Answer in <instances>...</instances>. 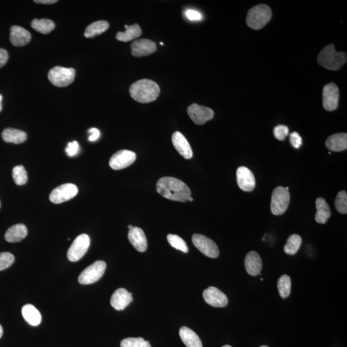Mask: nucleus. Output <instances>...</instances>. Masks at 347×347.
<instances>
[{
    "instance_id": "7",
    "label": "nucleus",
    "mask_w": 347,
    "mask_h": 347,
    "mask_svg": "<svg viewBox=\"0 0 347 347\" xmlns=\"http://www.w3.org/2000/svg\"><path fill=\"white\" fill-rule=\"evenodd\" d=\"M290 201V194L285 187H278L273 192L271 210L273 214L280 215L287 210Z\"/></svg>"
},
{
    "instance_id": "45",
    "label": "nucleus",
    "mask_w": 347,
    "mask_h": 347,
    "mask_svg": "<svg viewBox=\"0 0 347 347\" xmlns=\"http://www.w3.org/2000/svg\"><path fill=\"white\" fill-rule=\"evenodd\" d=\"M2 99H3V97L0 94V112L2 110Z\"/></svg>"
},
{
    "instance_id": "26",
    "label": "nucleus",
    "mask_w": 347,
    "mask_h": 347,
    "mask_svg": "<svg viewBox=\"0 0 347 347\" xmlns=\"http://www.w3.org/2000/svg\"><path fill=\"white\" fill-rule=\"evenodd\" d=\"M315 220L318 223L325 224L331 217V212L328 202L322 197H318L316 201Z\"/></svg>"
},
{
    "instance_id": "49",
    "label": "nucleus",
    "mask_w": 347,
    "mask_h": 347,
    "mask_svg": "<svg viewBox=\"0 0 347 347\" xmlns=\"http://www.w3.org/2000/svg\"><path fill=\"white\" fill-rule=\"evenodd\" d=\"M222 347H232V346H230V345H228V344H227V345H224V346H222Z\"/></svg>"
},
{
    "instance_id": "40",
    "label": "nucleus",
    "mask_w": 347,
    "mask_h": 347,
    "mask_svg": "<svg viewBox=\"0 0 347 347\" xmlns=\"http://www.w3.org/2000/svg\"><path fill=\"white\" fill-rule=\"evenodd\" d=\"M290 141L291 145L295 149L300 148L302 145V139L298 133L293 132L290 135Z\"/></svg>"
},
{
    "instance_id": "33",
    "label": "nucleus",
    "mask_w": 347,
    "mask_h": 347,
    "mask_svg": "<svg viewBox=\"0 0 347 347\" xmlns=\"http://www.w3.org/2000/svg\"><path fill=\"white\" fill-rule=\"evenodd\" d=\"M12 178L17 186H21L26 184L28 181V174L25 167L17 166L12 170Z\"/></svg>"
},
{
    "instance_id": "42",
    "label": "nucleus",
    "mask_w": 347,
    "mask_h": 347,
    "mask_svg": "<svg viewBox=\"0 0 347 347\" xmlns=\"http://www.w3.org/2000/svg\"><path fill=\"white\" fill-rule=\"evenodd\" d=\"M9 59V54L6 50L0 49V68L3 67Z\"/></svg>"
},
{
    "instance_id": "28",
    "label": "nucleus",
    "mask_w": 347,
    "mask_h": 347,
    "mask_svg": "<svg viewBox=\"0 0 347 347\" xmlns=\"http://www.w3.org/2000/svg\"><path fill=\"white\" fill-rule=\"evenodd\" d=\"M22 315L25 321L32 326H37L42 321L39 311L31 304L25 305L22 308Z\"/></svg>"
},
{
    "instance_id": "11",
    "label": "nucleus",
    "mask_w": 347,
    "mask_h": 347,
    "mask_svg": "<svg viewBox=\"0 0 347 347\" xmlns=\"http://www.w3.org/2000/svg\"><path fill=\"white\" fill-rule=\"evenodd\" d=\"M187 113L191 120L197 125H202L207 123L212 120L214 116V111L212 109L197 104L190 106L187 109Z\"/></svg>"
},
{
    "instance_id": "3",
    "label": "nucleus",
    "mask_w": 347,
    "mask_h": 347,
    "mask_svg": "<svg viewBox=\"0 0 347 347\" xmlns=\"http://www.w3.org/2000/svg\"><path fill=\"white\" fill-rule=\"evenodd\" d=\"M346 58L345 53L336 52L334 45L331 44L321 50L318 56V62L326 69L336 71L343 67Z\"/></svg>"
},
{
    "instance_id": "20",
    "label": "nucleus",
    "mask_w": 347,
    "mask_h": 347,
    "mask_svg": "<svg viewBox=\"0 0 347 347\" xmlns=\"http://www.w3.org/2000/svg\"><path fill=\"white\" fill-rule=\"evenodd\" d=\"M172 141L174 148L184 158H192L193 153L191 147L183 134L176 131L172 135Z\"/></svg>"
},
{
    "instance_id": "21",
    "label": "nucleus",
    "mask_w": 347,
    "mask_h": 347,
    "mask_svg": "<svg viewBox=\"0 0 347 347\" xmlns=\"http://www.w3.org/2000/svg\"><path fill=\"white\" fill-rule=\"evenodd\" d=\"M244 264L248 274L253 277L261 274L262 259L258 253L254 251L248 253L246 256Z\"/></svg>"
},
{
    "instance_id": "24",
    "label": "nucleus",
    "mask_w": 347,
    "mask_h": 347,
    "mask_svg": "<svg viewBox=\"0 0 347 347\" xmlns=\"http://www.w3.org/2000/svg\"><path fill=\"white\" fill-rule=\"evenodd\" d=\"M179 336L187 347H202L199 337L187 326H182L179 330Z\"/></svg>"
},
{
    "instance_id": "35",
    "label": "nucleus",
    "mask_w": 347,
    "mask_h": 347,
    "mask_svg": "<svg viewBox=\"0 0 347 347\" xmlns=\"http://www.w3.org/2000/svg\"><path fill=\"white\" fill-rule=\"evenodd\" d=\"M121 347H151L150 343L142 338H128L121 341Z\"/></svg>"
},
{
    "instance_id": "18",
    "label": "nucleus",
    "mask_w": 347,
    "mask_h": 347,
    "mask_svg": "<svg viewBox=\"0 0 347 347\" xmlns=\"http://www.w3.org/2000/svg\"><path fill=\"white\" fill-rule=\"evenodd\" d=\"M32 39L31 34L26 29L19 26L11 27L10 40L14 47H21L29 44Z\"/></svg>"
},
{
    "instance_id": "5",
    "label": "nucleus",
    "mask_w": 347,
    "mask_h": 347,
    "mask_svg": "<svg viewBox=\"0 0 347 347\" xmlns=\"http://www.w3.org/2000/svg\"><path fill=\"white\" fill-rule=\"evenodd\" d=\"M48 77L50 83L57 87H67L73 82L75 70L72 68L55 67L49 71Z\"/></svg>"
},
{
    "instance_id": "8",
    "label": "nucleus",
    "mask_w": 347,
    "mask_h": 347,
    "mask_svg": "<svg viewBox=\"0 0 347 347\" xmlns=\"http://www.w3.org/2000/svg\"><path fill=\"white\" fill-rule=\"evenodd\" d=\"M90 246V238L87 234L78 235L68 249L67 257L71 262H77L88 252Z\"/></svg>"
},
{
    "instance_id": "38",
    "label": "nucleus",
    "mask_w": 347,
    "mask_h": 347,
    "mask_svg": "<svg viewBox=\"0 0 347 347\" xmlns=\"http://www.w3.org/2000/svg\"><path fill=\"white\" fill-rule=\"evenodd\" d=\"M273 134L275 138L280 141H283L289 134V128L284 125L276 126L273 130Z\"/></svg>"
},
{
    "instance_id": "4",
    "label": "nucleus",
    "mask_w": 347,
    "mask_h": 347,
    "mask_svg": "<svg viewBox=\"0 0 347 347\" xmlns=\"http://www.w3.org/2000/svg\"><path fill=\"white\" fill-rule=\"evenodd\" d=\"M272 10L267 5L261 4L251 9L247 17V23L251 29H262L272 18Z\"/></svg>"
},
{
    "instance_id": "48",
    "label": "nucleus",
    "mask_w": 347,
    "mask_h": 347,
    "mask_svg": "<svg viewBox=\"0 0 347 347\" xmlns=\"http://www.w3.org/2000/svg\"><path fill=\"white\" fill-rule=\"evenodd\" d=\"M133 227L132 226V225H129L128 229H129V230H130V229H132Z\"/></svg>"
},
{
    "instance_id": "31",
    "label": "nucleus",
    "mask_w": 347,
    "mask_h": 347,
    "mask_svg": "<svg viewBox=\"0 0 347 347\" xmlns=\"http://www.w3.org/2000/svg\"><path fill=\"white\" fill-rule=\"evenodd\" d=\"M302 239L300 235L297 234L291 235L288 238L287 243H286L283 250L286 254L293 255L298 252L301 247Z\"/></svg>"
},
{
    "instance_id": "16",
    "label": "nucleus",
    "mask_w": 347,
    "mask_h": 347,
    "mask_svg": "<svg viewBox=\"0 0 347 347\" xmlns=\"http://www.w3.org/2000/svg\"><path fill=\"white\" fill-rule=\"evenodd\" d=\"M237 181L239 188L243 191L251 192L254 190L255 178L253 172L246 167H240L237 171Z\"/></svg>"
},
{
    "instance_id": "34",
    "label": "nucleus",
    "mask_w": 347,
    "mask_h": 347,
    "mask_svg": "<svg viewBox=\"0 0 347 347\" xmlns=\"http://www.w3.org/2000/svg\"><path fill=\"white\" fill-rule=\"evenodd\" d=\"M167 240L172 247L176 250H180L184 253L189 252V248L187 243L181 237L177 235L169 234L167 235Z\"/></svg>"
},
{
    "instance_id": "2",
    "label": "nucleus",
    "mask_w": 347,
    "mask_h": 347,
    "mask_svg": "<svg viewBox=\"0 0 347 347\" xmlns=\"http://www.w3.org/2000/svg\"><path fill=\"white\" fill-rule=\"evenodd\" d=\"M160 89L158 84L150 79H141L129 88L131 97L136 102L146 104L154 102L159 97Z\"/></svg>"
},
{
    "instance_id": "12",
    "label": "nucleus",
    "mask_w": 347,
    "mask_h": 347,
    "mask_svg": "<svg viewBox=\"0 0 347 347\" xmlns=\"http://www.w3.org/2000/svg\"><path fill=\"white\" fill-rule=\"evenodd\" d=\"M136 155L133 151L121 150L114 154L110 160V166L113 170H121L132 165L136 160Z\"/></svg>"
},
{
    "instance_id": "36",
    "label": "nucleus",
    "mask_w": 347,
    "mask_h": 347,
    "mask_svg": "<svg viewBox=\"0 0 347 347\" xmlns=\"http://www.w3.org/2000/svg\"><path fill=\"white\" fill-rule=\"evenodd\" d=\"M335 206L337 211L341 214L347 213V194L345 191L339 192L335 200Z\"/></svg>"
},
{
    "instance_id": "29",
    "label": "nucleus",
    "mask_w": 347,
    "mask_h": 347,
    "mask_svg": "<svg viewBox=\"0 0 347 347\" xmlns=\"http://www.w3.org/2000/svg\"><path fill=\"white\" fill-rule=\"evenodd\" d=\"M110 25L106 21H98L93 23L86 28L85 36L86 38H92L102 34L108 29Z\"/></svg>"
},
{
    "instance_id": "19",
    "label": "nucleus",
    "mask_w": 347,
    "mask_h": 347,
    "mask_svg": "<svg viewBox=\"0 0 347 347\" xmlns=\"http://www.w3.org/2000/svg\"><path fill=\"white\" fill-rule=\"evenodd\" d=\"M128 239L133 247L138 252H144L148 248V241L145 233L140 228L133 227L129 230Z\"/></svg>"
},
{
    "instance_id": "39",
    "label": "nucleus",
    "mask_w": 347,
    "mask_h": 347,
    "mask_svg": "<svg viewBox=\"0 0 347 347\" xmlns=\"http://www.w3.org/2000/svg\"><path fill=\"white\" fill-rule=\"evenodd\" d=\"M80 147L79 144L77 141H73L72 142L68 144L67 148L65 149L66 153L67 155L70 157H73L77 155L79 152Z\"/></svg>"
},
{
    "instance_id": "51",
    "label": "nucleus",
    "mask_w": 347,
    "mask_h": 347,
    "mask_svg": "<svg viewBox=\"0 0 347 347\" xmlns=\"http://www.w3.org/2000/svg\"><path fill=\"white\" fill-rule=\"evenodd\" d=\"M0 208H1V201H0Z\"/></svg>"
},
{
    "instance_id": "13",
    "label": "nucleus",
    "mask_w": 347,
    "mask_h": 347,
    "mask_svg": "<svg viewBox=\"0 0 347 347\" xmlns=\"http://www.w3.org/2000/svg\"><path fill=\"white\" fill-rule=\"evenodd\" d=\"M339 92L335 84L330 83L324 86L323 90V106L325 110L333 111L338 108Z\"/></svg>"
},
{
    "instance_id": "1",
    "label": "nucleus",
    "mask_w": 347,
    "mask_h": 347,
    "mask_svg": "<svg viewBox=\"0 0 347 347\" xmlns=\"http://www.w3.org/2000/svg\"><path fill=\"white\" fill-rule=\"evenodd\" d=\"M156 191L165 198L186 202L191 197V191L184 182L173 177H163L156 183Z\"/></svg>"
},
{
    "instance_id": "9",
    "label": "nucleus",
    "mask_w": 347,
    "mask_h": 347,
    "mask_svg": "<svg viewBox=\"0 0 347 347\" xmlns=\"http://www.w3.org/2000/svg\"><path fill=\"white\" fill-rule=\"evenodd\" d=\"M192 242L197 250L207 257L215 258L218 257V247L212 240L201 234H194L192 236Z\"/></svg>"
},
{
    "instance_id": "6",
    "label": "nucleus",
    "mask_w": 347,
    "mask_h": 347,
    "mask_svg": "<svg viewBox=\"0 0 347 347\" xmlns=\"http://www.w3.org/2000/svg\"><path fill=\"white\" fill-rule=\"evenodd\" d=\"M106 269V264L103 260H97L86 268L78 277V282L83 285L92 284L102 278Z\"/></svg>"
},
{
    "instance_id": "37",
    "label": "nucleus",
    "mask_w": 347,
    "mask_h": 347,
    "mask_svg": "<svg viewBox=\"0 0 347 347\" xmlns=\"http://www.w3.org/2000/svg\"><path fill=\"white\" fill-rule=\"evenodd\" d=\"M15 261L14 256L9 252L0 253V271L11 267Z\"/></svg>"
},
{
    "instance_id": "46",
    "label": "nucleus",
    "mask_w": 347,
    "mask_h": 347,
    "mask_svg": "<svg viewBox=\"0 0 347 347\" xmlns=\"http://www.w3.org/2000/svg\"><path fill=\"white\" fill-rule=\"evenodd\" d=\"M3 334H4L3 328H2V326L0 325V338H2V336H3Z\"/></svg>"
},
{
    "instance_id": "14",
    "label": "nucleus",
    "mask_w": 347,
    "mask_h": 347,
    "mask_svg": "<svg viewBox=\"0 0 347 347\" xmlns=\"http://www.w3.org/2000/svg\"><path fill=\"white\" fill-rule=\"evenodd\" d=\"M202 296L206 303L214 308H224L229 303L226 295L215 287H209L203 291Z\"/></svg>"
},
{
    "instance_id": "43",
    "label": "nucleus",
    "mask_w": 347,
    "mask_h": 347,
    "mask_svg": "<svg viewBox=\"0 0 347 347\" xmlns=\"http://www.w3.org/2000/svg\"><path fill=\"white\" fill-rule=\"evenodd\" d=\"M89 133H91V135L89 137V140L90 141L97 140L98 138L100 137V131H98V129L97 128H91L89 130Z\"/></svg>"
},
{
    "instance_id": "17",
    "label": "nucleus",
    "mask_w": 347,
    "mask_h": 347,
    "mask_svg": "<svg viewBox=\"0 0 347 347\" xmlns=\"http://www.w3.org/2000/svg\"><path fill=\"white\" fill-rule=\"evenodd\" d=\"M132 294L124 288L116 290L111 298V305L117 311L124 310L133 301Z\"/></svg>"
},
{
    "instance_id": "10",
    "label": "nucleus",
    "mask_w": 347,
    "mask_h": 347,
    "mask_svg": "<svg viewBox=\"0 0 347 347\" xmlns=\"http://www.w3.org/2000/svg\"><path fill=\"white\" fill-rule=\"evenodd\" d=\"M77 187L74 184L66 183L62 185L53 190L50 194V201L54 204H60L72 199L77 196Z\"/></svg>"
},
{
    "instance_id": "30",
    "label": "nucleus",
    "mask_w": 347,
    "mask_h": 347,
    "mask_svg": "<svg viewBox=\"0 0 347 347\" xmlns=\"http://www.w3.org/2000/svg\"><path fill=\"white\" fill-rule=\"evenodd\" d=\"M32 29L43 34H49L55 29V23L49 19H34L31 22Z\"/></svg>"
},
{
    "instance_id": "25",
    "label": "nucleus",
    "mask_w": 347,
    "mask_h": 347,
    "mask_svg": "<svg viewBox=\"0 0 347 347\" xmlns=\"http://www.w3.org/2000/svg\"><path fill=\"white\" fill-rule=\"evenodd\" d=\"M2 136L6 142L15 144L24 143L27 139V133L24 131L11 128L4 129Z\"/></svg>"
},
{
    "instance_id": "15",
    "label": "nucleus",
    "mask_w": 347,
    "mask_h": 347,
    "mask_svg": "<svg viewBox=\"0 0 347 347\" xmlns=\"http://www.w3.org/2000/svg\"><path fill=\"white\" fill-rule=\"evenodd\" d=\"M131 54L138 57L153 54L157 50L156 43L148 39L135 40L131 44Z\"/></svg>"
},
{
    "instance_id": "22",
    "label": "nucleus",
    "mask_w": 347,
    "mask_h": 347,
    "mask_svg": "<svg viewBox=\"0 0 347 347\" xmlns=\"http://www.w3.org/2000/svg\"><path fill=\"white\" fill-rule=\"evenodd\" d=\"M325 145L329 150L340 152L347 149L346 133H337L326 139Z\"/></svg>"
},
{
    "instance_id": "50",
    "label": "nucleus",
    "mask_w": 347,
    "mask_h": 347,
    "mask_svg": "<svg viewBox=\"0 0 347 347\" xmlns=\"http://www.w3.org/2000/svg\"><path fill=\"white\" fill-rule=\"evenodd\" d=\"M260 347H269V346H268L267 345H263V346H260Z\"/></svg>"
},
{
    "instance_id": "23",
    "label": "nucleus",
    "mask_w": 347,
    "mask_h": 347,
    "mask_svg": "<svg viewBox=\"0 0 347 347\" xmlns=\"http://www.w3.org/2000/svg\"><path fill=\"white\" fill-rule=\"evenodd\" d=\"M27 234L26 226L24 224H17L7 230L5 234V239L9 242H18L24 240Z\"/></svg>"
},
{
    "instance_id": "44",
    "label": "nucleus",
    "mask_w": 347,
    "mask_h": 347,
    "mask_svg": "<svg viewBox=\"0 0 347 347\" xmlns=\"http://www.w3.org/2000/svg\"><path fill=\"white\" fill-rule=\"evenodd\" d=\"M57 0H35L34 2L36 4H42L45 5L54 4L57 3Z\"/></svg>"
},
{
    "instance_id": "47",
    "label": "nucleus",
    "mask_w": 347,
    "mask_h": 347,
    "mask_svg": "<svg viewBox=\"0 0 347 347\" xmlns=\"http://www.w3.org/2000/svg\"><path fill=\"white\" fill-rule=\"evenodd\" d=\"M189 201H194V199L192 198V197H189Z\"/></svg>"
},
{
    "instance_id": "41",
    "label": "nucleus",
    "mask_w": 347,
    "mask_h": 347,
    "mask_svg": "<svg viewBox=\"0 0 347 347\" xmlns=\"http://www.w3.org/2000/svg\"><path fill=\"white\" fill-rule=\"evenodd\" d=\"M186 15L187 18L191 20V21H198V20L201 19L202 18L201 14H200L199 12L194 11V10H187L186 12Z\"/></svg>"
},
{
    "instance_id": "32",
    "label": "nucleus",
    "mask_w": 347,
    "mask_h": 347,
    "mask_svg": "<svg viewBox=\"0 0 347 347\" xmlns=\"http://www.w3.org/2000/svg\"><path fill=\"white\" fill-rule=\"evenodd\" d=\"M277 288L281 298H288L291 290V278L287 275L281 276L278 280Z\"/></svg>"
},
{
    "instance_id": "27",
    "label": "nucleus",
    "mask_w": 347,
    "mask_h": 347,
    "mask_svg": "<svg viewBox=\"0 0 347 347\" xmlns=\"http://www.w3.org/2000/svg\"><path fill=\"white\" fill-rule=\"evenodd\" d=\"M126 31L124 32H118L116 35V39L123 42H128L140 37L142 31H141L140 25L134 24L128 26L125 25Z\"/></svg>"
}]
</instances>
